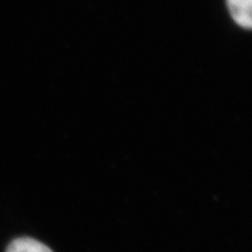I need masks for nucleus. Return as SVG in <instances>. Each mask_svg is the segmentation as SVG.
Segmentation results:
<instances>
[{"instance_id":"obj_1","label":"nucleus","mask_w":252,"mask_h":252,"mask_svg":"<svg viewBox=\"0 0 252 252\" xmlns=\"http://www.w3.org/2000/svg\"><path fill=\"white\" fill-rule=\"evenodd\" d=\"M226 5L235 23L250 30L252 26V0H226Z\"/></svg>"},{"instance_id":"obj_2","label":"nucleus","mask_w":252,"mask_h":252,"mask_svg":"<svg viewBox=\"0 0 252 252\" xmlns=\"http://www.w3.org/2000/svg\"><path fill=\"white\" fill-rule=\"evenodd\" d=\"M6 252H53V250L36 239L21 237L9 243Z\"/></svg>"}]
</instances>
